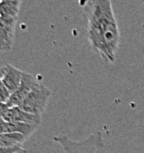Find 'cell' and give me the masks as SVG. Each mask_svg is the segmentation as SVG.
Segmentation results:
<instances>
[{
  "instance_id": "obj_13",
  "label": "cell",
  "mask_w": 144,
  "mask_h": 153,
  "mask_svg": "<svg viewBox=\"0 0 144 153\" xmlns=\"http://www.w3.org/2000/svg\"><path fill=\"white\" fill-rule=\"evenodd\" d=\"M6 134V121L4 119H0V134Z\"/></svg>"
},
{
  "instance_id": "obj_1",
  "label": "cell",
  "mask_w": 144,
  "mask_h": 153,
  "mask_svg": "<svg viewBox=\"0 0 144 153\" xmlns=\"http://www.w3.org/2000/svg\"><path fill=\"white\" fill-rule=\"evenodd\" d=\"M87 38L91 48L107 63H114L120 32L111 0H92L88 15Z\"/></svg>"
},
{
  "instance_id": "obj_8",
  "label": "cell",
  "mask_w": 144,
  "mask_h": 153,
  "mask_svg": "<svg viewBox=\"0 0 144 153\" xmlns=\"http://www.w3.org/2000/svg\"><path fill=\"white\" fill-rule=\"evenodd\" d=\"M22 0H3L0 1V17L4 19L17 20Z\"/></svg>"
},
{
  "instance_id": "obj_4",
  "label": "cell",
  "mask_w": 144,
  "mask_h": 153,
  "mask_svg": "<svg viewBox=\"0 0 144 153\" xmlns=\"http://www.w3.org/2000/svg\"><path fill=\"white\" fill-rule=\"evenodd\" d=\"M37 84H39V82H37L34 76L29 75V74H27V73H24V76H23V79H22V83H21V85H20V87L16 90L13 94H10V100L6 102L8 108L20 107V105H22V102L25 100V98L28 96V94L32 91L33 88H34Z\"/></svg>"
},
{
  "instance_id": "obj_5",
  "label": "cell",
  "mask_w": 144,
  "mask_h": 153,
  "mask_svg": "<svg viewBox=\"0 0 144 153\" xmlns=\"http://www.w3.org/2000/svg\"><path fill=\"white\" fill-rule=\"evenodd\" d=\"M16 22L17 20L0 17V52H7L12 49L15 38Z\"/></svg>"
},
{
  "instance_id": "obj_10",
  "label": "cell",
  "mask_w": 144,
  "mask_h": 153,
  "mask_svg": "<svg viewBox=\"0 0 144 153\" xmlns=\"http://www.w3.org/2000/svg\"><path fill=\"white\" fill-rule=\"evenodd\" d=\"M27 137L21 134L8 132L0 134V146L3 147H20L22 148L23 143L27 140Z\"/></svg>"
},
{
  "instance_id": "obj_14",
  "label": "cell",
  "mask_w": 144,
  "mask_h": 153,
  "mask_svg": "<svg viewBox=\"0 0 144 153\" xmlns=\"http://www.w3.org/2000/svg\"><path fill=\"white\" fill-rule=\"evenodd\" d=\"M13 153H27V151H26L25 149H23V148H22V149L18 150V151H16V152H13Z\"/></svg>"
},
{
  "instance_id": "obj_2",
  "label": "cell",
  "mask_w": 144,
  "mask_h": 153,
  "mask_svg": "<svg viewBox=\"0 0 144 153\" xmlns=\"http://www.w3.org/2000/svg\"><path fill=\"white\" fill-rule=\"evenodd\" d=\"M53 141L61 146L66 153H96L106 147L102 131H96L80 141L72 140L66 136H55Z\"/></svg>"
},
{
  "instance_id": "obj_12",
  "label": "cell",
  "mask_w": 144,
  "mask_h": 153,
  "mask_svg": "<svg viewBox=\"0 0 144 153\" xmlns=\"http://www.w3.org/2000/svg\"><path fill=\"white\" fill-rule=\"evenodd\" d=\"M8 105H6V103L4 102H0V119H3L4 116H5V114L7 113L8 111Z\"/></svg>"
},
{
  "instance_id": "obj_3",
  "label": "cell",
  "mask_w": 144,
  "mask_h": 153,
  "mask_svg": "<svg viewBox=\"0 0 144 153\" xmlns=\"http://www.w3.org/2000/svg\"><path fill=\"white\" fill-rule=\"evenodd\" d=\"M51 96V91L46 86L42 84H37L33 88L32 91L28 94L22 105H20L21 109L28 112L30 114L37 115L42 117L46 110L47 103H48L49 97Z\"/></svg>"
},
{
  "instance_id": "obj_6",
  "label": "cell",
  "mask_w": 144,
  "mask_h": 153,
  "mask_svg": "<svg viewBox=\"0 0 144 153\" xmlns=\"http://www.w3.org/2000/svg\"><path fill=\"white\" fill-rule=\"evenodd\" d=\"M2 67H3L2 82H3L4 86L6 87V89L10 91V93L13 94L21 85L24 71L10 64H5Z\"/></svg>"
},
{
  "instance_id": "obj_11",
  "label": "cell",
  "mask_w": 144,
  "mask_h": 153,
  "mask_svg": "<svg viewBox=\"0 0 144 153\" xmlns=\"http://www.w3.org/2000/svg\"><path fill=\"white\" fill-rule=\"evenodd\" d=\"M2 71H3V67H0V102L6 103L10 97V93L2 82Z\"/></svg>"
},
{
  "instance_id": "obj_15",
  "label": "cell",
  "mask_w": 144,
  "mask_h": 153,
  "mask_svg": "<svg viewBox=\"0 0 144 153\" xmlns=\"http://www.w3.org/2000/svg\"><path fill=\"white\" fill-rule=\"evenodd\" d=\"M0 1H3V0H0Z\"/></svg>"
},
{
  "instance_id": "obj_9",
  "label": "cell",
  "mask_w": 144,
  "mask_h": 153,
  "mask_svg": "<svg viewBox=\"0 0 144 153\" xmlns=\"http://www.w3.org/2000/svg\"><path fill=\"white\" fill-rule=\"evenodd\" d=\"M37 126L39 125L30 124V123L7 122L6 121V134H8V132H16V134H24L27 138H29L35 131Z\"/></svg>"
},
{
  "instance_id": "obj_7",
  "label": "cell",
  "mask_w": 144,
  "mask_h": 153,
  "mask_svg": "<svg viewBox=\"0 0 144 153\" xmlns=\"http://www.w3.org/2000/svg\"><path fill=\"white\" fill-rule=\"evenodd\" d=\"M3 119L7 122H23L35 125H40L42 121V117L28 113L20 107L10 108Z\"/></svg>"
}]
</instances>
